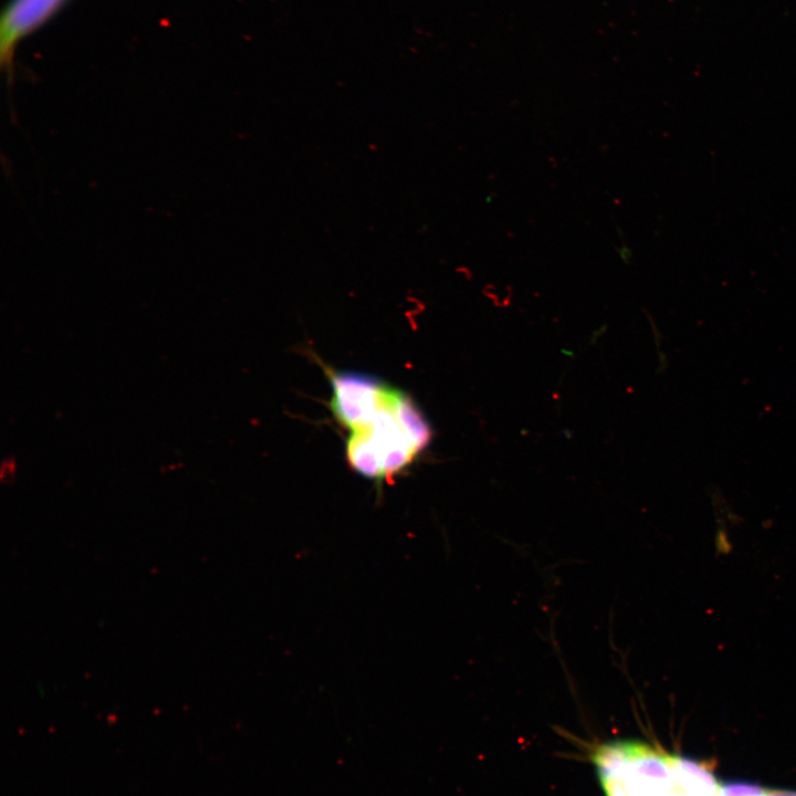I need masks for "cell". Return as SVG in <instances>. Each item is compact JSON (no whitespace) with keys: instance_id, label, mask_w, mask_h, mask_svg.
Segmentation results:
<instances>
[{"instance_id":"cell-5","label":"cell","mask_w":796,"mask_h":796,"mask_svg":"<svg viewBox=\"0 0 796 796\" xmlns=\"http://www.w3.org/2000/svg\"><path fill=\"white\" fill-rule=\"evenodd\" d=\"M15 475V461L12 457H7L1 463L0 478L2 483H11Z\"/></svg>"},{"instance_id":"cell-3","label":"cell","mask_w":796,"mask_h":796,"mask_svg":"<svg viewBox=\"0 0 796 796\" xmlns=\"http://www.w3.org/2000/svg\"><path fill=\"white\" fill-rule=\"evenodd\" d=\"M66 0H10L0 20V57L9 82L18 44L49 21Z\"/></svg>"},{"instance_id":"cell-4","label":"cell","mask_w":796,"mask_h":796,"mask_svg":"<svg viewBox=\"0 0 796 796\" xmlns=\"http://www.w3.org/2000/svg\"><path fill=\"white\" fill-rule=\"evenodd\" d=\"M715 796H771L768 788L746 783L731 782L720 784Z\"/></svg>"},{"instance_id":"cell-2","label":"cell","mask_w":796,"mask_h":796,"mask_svg":"<svg viewBox=\"0 0 796 796\" xmlns=\"http://www.w3.org/2000/svg\"><path fill=\"white\" fill-rule=\"evenodd\" d=\"M593 761L606 796H715L720 785L705 764L638 741L599 745Z\"/></svg>"},{"instance_id":"cell-1","label":"cell","mask_w":796,"mask_h":796,"mask_svg":"<svg viewBox=\"0 0 796 796\" xmlns=\"http://www.w3.org/2000/svg\"><path fill=\"white\" fill-rule=\"evenodd\" d=\"M331 410L348 432L345 458L362 476L389 481L426 450L432 430L407 392L364 373L328 369Z\"/></svg>"},{"instance_id":"cell-6","label":"cell","mask_w":796,"mask_h":796,"mask_svg":"<svg viewBox=\"0 0 796 796\" xmlns=\"http://www.w3.org/2000/svg\"><path fill=\"white\" fill-rule=\"evenodd\" d=\"M771 796H796V792L768 788Z\"/></svg>"}]
</instances>
